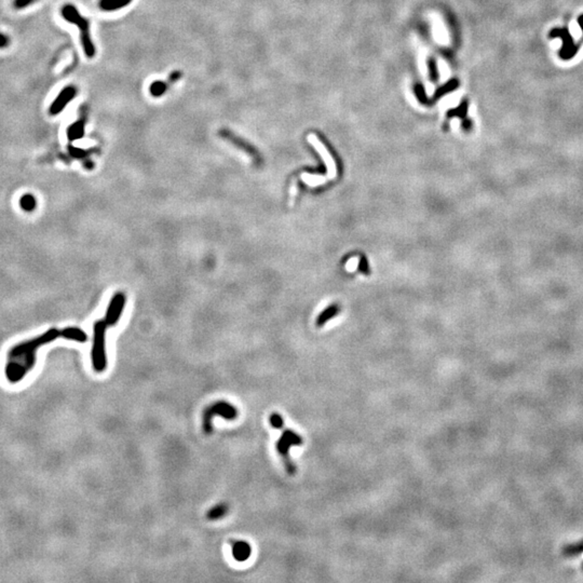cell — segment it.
I'll list each match as a JSON object with an SVG mask.
<instances>
[{
  "label": "cell",
  "mask_w": 583,
  "mask_h": 583,
  "mask_svg": "<svg viewBox=\"0 0 583 583\" xmlns=\"http://www.w3.org/2000/svg\"><path fill=\"white\" fill-rule=\"evenodd\" d=\"M125 303H126V296L123 292H117L113 295V297L107 306L104 319L108 327L115 326L117 325L118 322H119L123 309L125 307Z\"/></svg>",
  "instance_id": "cell-7"
},
{
  "label": "cell",
  "mask_w": 583,
  "mask_h": 583,
  "mask_svg": "<svg viewBox=\"0 0 583 583\" xmlns=\"http://www.w3.org/2000/svg\"><path fill=\"white\" fill-rule=\"evenodd\" d=\"M360 269H361L362 271L364 272V273H367V271H368V267H367V264H366V260H365L364 258H362L361 265H360Z\"/></svg>",
  "instance_id": "cell-25"
},
{
  "label": "cell",
  "mask_w": 583,
  "mask_h": 583,
  "mask_svg": "<svg viewBox=\"0 0 583 583\" xmlns=\"http://www.w3.org/2000/svg\"><path fill=\"white\" fill-rule=\"evenodd\" d=\"M61 336L66 338V339L74 340L80 344H84L88 341V335L79 327H74V326L66 327L63 331H61Z\"/></svg>",
  "instance_id": "cell-13"
},
{
  "label": "cell",
  "mask_w": 583,
  "mask_h": 583,
  "mask_svg": "<svg viewBox=\"0 0 583 583\" xmlns=\"http://www.w3.org/2000/svg\"><path fill=\"white\" fill-rule=\"evenodd\" d=\"M228 512V505L226 503H219L210 509L207 513V519L210 521H217L219 519H223Z\"/></svg>",
  "instance_id": "cell-17"
},
{
  "label": "cell",
  "mask_w": 583,
  "mask_h": 583,
  "mask_svg": "<svg viewBox=\"0 0 583 583\" xmlns=\"http://www.w3.org/2000/svg\"><path fill=\"white\" fill-rule=\"evenodd\" d=\"M181 77H182L181 72H173L170 75V77L167 78V80H165V81L157 80V81L153 82L149 87L150 94L155 97L162 96L164 93L167 91V89L170 88L173 83L177 82V80H180Z\"/></svg>",
  "instance_id": "cell-10"
},
{
  "label": "cell",
  "mask_w": 583,
  "mask_h": 583,
  "mask_svg": "<svg viewBox=\"0 0 583 583\" xmlns=\"http://www.w3.org/2000/svg\"><path fill=\"white\" fill-rule=\"evenodd\" d=\"M218 135H219V138H222L224 141L231 144V145L234 146L235 148H238V149L242 150L243 153L248 154L252 158V160L254 161L255 164H260L261 162H263L258 149L255 146H253L252 144L249 143L247 140H244V139L240 138L239 135H236L235 133H233L231 130L222 129V130L218 131Z\"/></svg>",
  "instance_id": "cell-6"
},
{
  "label": "cell",
  "mask_w": 583,
  "mask_h": 583,
  "mask_svg": "<svg viewBox=\"0 0 583 583\" xmlns=\"http://www.w3.org/2000/svg\"><path fill=\"white\" fill-rule=\"evenodd\" d=\"M20 207L24 211H26V212H32V211L35 210L37 207V201H36L35 197L32 196V194L26 193V194H24L23 197H21Z\"/></svg>",
  "instance_id": "cell-18"
},
{
  "label": "cell",
  "mask_w": 583,
  "mask_h": 583,
  "mask_svg": "<svg viewBox=\"0 0 583 583\" xmlns=\"http://www.w3.org/2000/svg\"><path fill=\"white\" fill-rule=\"evenodd\" d=\"M107 324L105 321H96L94 323V334H93V346L91 351L92 365L97 373H102L107 367L106 356V331Z\"/></svg>",
  "instance_id": "cell-3"
},
{
  "label": "cell",
  "mask_w": 583,
  "mask_h": 583,
  "mask_svg": "<svg viewBox=\"0 0 583 583\" xmlns=\"http://www.w3.org/2000/svg\"><path fill=\"white\" fill-rule=\"evenodd\" d=\"M551 37L562 38L563 47L560 52V55L562 58H564V60H569V58H571L577 53V47L573 44V40L567 29L565 28L553 29L551 32Z\"/></svg>",
  "instance_id": "cell-8"
},
{
  "label": "cell",
  "mask_w": 583,
  "mask_h": 583,
  "mask_svg": "<svg viewBox=\"0 0 583 583\" xmlns=\"http://www.w3.org/2000/svg\"><path fill=\"white\" fill-rule=\"evenodd\" d=\"M302 443V437L292 430H284L281 437L277 442V451L282 457L286 472L290 475H294L296 473V467L291 459L290 450L293 446H300Z\"/></svg>",
  "instance_id": "cell-5"
},
{
  "label": "cell",
  "mask_w": 583,
  "mask_h": 583,
  "mask_svg": "<svg viewBox=\"0 0 583 583\" xmlns=\"http://www.w3.org/2000/svg\"><path fill=\"white\" fill-rule=\"evenodd\" d=\"M239 413L232 404L226 401H218L208 406L202 415V428L205 434L213 433V418L215 416H221L226 420H234L238 417Z\"/></svg>",
  "instance_id": "cell-4"
},
{
  "label": "cell",
  "mask_w": 583,
  "mask_h": 583,
  "mask_svg": "<svg viewBox=\"0 0 583 583\" xmlns=\"http://www.w3.org/2000/svg\"><path fill=\"white\" fill-rule=\"evenodd\" d=\"M9 44H10V39H9V37L6 36V35H4V33L0 32V49H3V48H6V47H8V46H9Z\"/></svg>",
  "instance_id": "cell-24"
},
{
  "label": "cell",
  "mask_w": 583,
  "mask_h": 583,
  "mask_svg": "<svg viewBox=\"0 0 583 583\" xmlns=\"http://www.w3.org/2000/svg\"><path fill=\"white\" fill-rule=\"evenodd\" d=\"M578 22H579V25H580L581 29L583 30V15H581V16H580L579 20H578Z\"/></svg>",
  "instance_id": "cell-27"
},
{
  "label": "cell",
  "mask_w": 583,
  "mask_h": 583,
  "mask_svg": "<svg viewBox=\"0 0 583 583\" xmlns=\"http://www.w3.org/2000/svg\"><path fill=\"white\" fill-rule=\"evenodd\" d=\"M61 336V332L56 328L49 329L48 332L42 334L41 336L33 338L31 340L25 341L22 344L16 345L13 347L9 353V358L11 361H15L20 363L24 367V369L28 371L30 370L36 362V351L41 346L52 342L57 337Z\"/></svg>",
  "instance_id": "cell-1"
},
{
  "label": "cell",
  "mask_w": 583,
  "mask_h": 583,
  "mask_svg": "<svg viewBox=\"0 0 583 583\" xmlns=\"http://www.w3.org/2000/svg\"><path fill=\"white\" fill-rule=\"evenodd\" d=\"M252 554V547L246 541H235L232 544V556L235 561L246 562Z\"/></svg>",
  "instance_id": "cell-11"
},
{
  "label": "cell",
  "mask_w": 583,
  "mask_h": 583,
  "mask_svg": "<svg viewBox=\"0 0 583 583\" xmlns=\"http://www.w3.org/2000/svg\"><path fill=\"white\" fill-rule=\"evenodd\" d=\"M36 2L37 0H13V7L16 10H21L25 9V8H27L28 6Z\"/></svg>",
  "instance_id": "cell-21"
},
{
  "label": "cell",
  "mask_w": 583,
  "mask_h": 583,
  "mask_svg": "<svg viewBox=\"0 0 583 583\" xmlns=\"http://www.w3.org/2000/svg\"><path fill=\"white\" fill-rule=\"evenodd\" d=\"M77 95V89L73 86H68L64 88L60 94L56 96L54 102L50 106L49 113L50 115H58L63 112V109L67 106L71 100Z\"/></svg>",
  "instance_id": "cell-9"
},
{
  "label": "cell",
  "mask_w": 583,
  "mask_h": 583,
  "mask_svg": "<svg viewBox=\"0 0 583 583\" xmlns=\"http://www.w3.org/2000/svg\"><path fill=\"white\" fill-rule=\"evenodd\" d=\"M68 149H70L71 155H72L73 157H75V158H79V159L86 158V157L88 156V154H89L88 151H86V150H82V149L76 148V147H73V146H70Z\"/></svg>",
  "instance_id": "cell-22"
},
{
  "label": "cell",
  "mask_w": 583,
  "mask_h": 583,
  "mask_svg": "<svg viewBox=\"0 0 583 583\" xmlns=\"http://www.w3.org/2000/svg\"><path fill=\"white\" fill-rule=\"evenodd\" d=\"M84 135V121L82 119L73 123L67 130V138L70 141L80 140Z\"/></svg>",
  "instance_id": "cell-15"
},
{
  "label": "cell",
  "mask_w": 583,
  "mask_h": 583,
  "mask_svg": "<svg viewBox=\"0 0 583 583\" xmlns=\"http://www.w3.org/2000/svg\"><path fill=\"white\" fill-rule=\"evenodd\" d=\"M309 140H310V142H311L312 144H314V146H315V147H316V148L319 150V153H320L321 155H322V157L324 158V160H325V163L327 164V167H328L329 176H331V177L333 176V177H334V176L336 175V168H335V163H334V161H333V160H332L331 156H329L328 151L326 150V148H325V147L322 145V144H321V142H320V141H319V140H318L316 136H310V138H309Z\"/></svg>",
  "instance_id": "cell-12"
},
{
  "label": "cell",
  "mask_w": 583,
  "mask_h": 583,
  "mask_svg": "<svg viewBox=\"0 0 583 583\" xmlns=\"http://www.w3.org/2000/svg\"><path fill=\"white\" fill-rule=\"evenodd\" d=\"M132 0H99V8L104 11H116L128 6Z\"/></svg>",
  "instance_id": "cell-14"
},
{
  "label": "cell",
  "mask_w": 583,
  "mask_h": 583,
  "mask_svg": "<svg viewBox=\"0 0 583 583\" xmlns=\"http://www.w3.org/2000/svg\"><path fill=\"white\" fill-rule=\"evenodd\" d=\"M467 114V105L463 104L461 105L457 111H453L452 113H450V115H458L459 117H464Z\"/></svg>",
  "instance_id": "cell-23"
},
{
  "label": "cell",
  "mask_w": 583,
  "mask_h": 583,
  "mask_svg": "<svg viewBox=\"0 0 583 583\" xmlns=\"http://www.w3.org/2000/svg\"><path fill=\"white\" fill-rule=\"evenodd\" d=\"M582 552H583V543H580L578 545H572V546L567 547L566 548V551L564 554L567 555V556H576Z\"/></svg>",
  "instance_id": "cell-20"
},
{
  "label": "cell",
  "mask_w": 583,
  "mask_h": 583,
  "mask_svg": "<svg viewBox=\"0 0 583 583\" xmlns=\"http://www.w3.org/2000/svg\"><path fill=\"white\" fill-rule=\"evenodd\" d=\"M431 75H432V77L435 79L436 78V74H435V65L434 64H431Z\"/></svg>",
  "instance_id": "cell-26"
},
{
  "label": "cell",
  "mask_w": 583,
  "mask_h": 583,
  "mask_svg": "<svg viewBox=\"0 0 583 583\" xmlns=\"http://www.w3.org/2000/svg\"><path fill=\"white\" fill-rule=\"evenodd\" d=\"M338 312H339V307L336 306V305L329 306L327 309H325L322 314L319 316V318L317 320V326L321 327V326L325 325L327 321L335 318L338 315Z\"/></svg>",
  "instance_id": "cell-16"
},
{
  "label": "cell",
  "mask_w": 583,
  "mask_h": 583,
  "mask_svg": "<svg viewBox=\"0 0 583 583\" xmlns=\"http://www.w3.org/2000/svg\"><path fill=\"white\" fill-rule=\"evenodd\" d=\"M62 16L72 24H75L80 30V40L83 51L88 57L95 55V46L93 44L90 33V21L79 13L77 8L73 5H66L62 8Z\"/></svg>",
  "instance_id": "cell-2"
},
{
  "label": "cell",
  "mask_w": 583,
  "mask_h": 583,
  "mask_svg": "<svg viewBox=\"0 0 583 583\" xmlns=\"http://www.w3.org/2000/svg\"><path fill=\"white\" fill-rule=\"evenodd\" d=\"M269 421H270V425H271L275 429L280 430V429L283 428L284 421H283V418H282V416L280 415V414H278V413L271 414V415H270Z\"/></svg>",
  "instance_id": "cell-19"
}]
</instances>
